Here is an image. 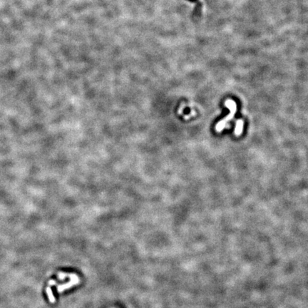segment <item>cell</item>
Wrapping results in <instances>:
<instances>
[{
    "mask_svg": "<svg viewBox=\"0 0 308 308\" xmlns=\"http://www.w3.org/2000/svg\"><path fill=\"white\" fill-rule=\"evenodd\" d=\"M225 105H226V107L230 110V113L226 117V118H223V120H221V121H219L218 123H217V125H216L215 126V129L218 132H221V131H222L223 129L226 128L228 121H230V120H232L234 118L237 111L236 104H235V102L233 100H226V103H225Z\"/></svg>",
    "mask_w": 308,
    "mask_h": 308,
    "instance_id": "6da1fadb",
    "label": "cell"
},
{
    "mask_svg": "<svg viewBox=\"0 0 308 308\" xmlns=\"http://www.w3.org/2000/svg\"><path fill=\"white\" fill-rule=\"evenodd\" d=\"M68 277L71 278V280L69 282H67V283L64 284H60V285L58 286L57 287V290L59 293H62V292L64 291L66 289H68V288L71 287L72 286L75 285V284H78L79 282V279L78 276L75 274H68V273H59V278L61 279V280H63L65 277Z\"/></svg>",
    "mask_w": 308,
    "mask_h": 308,
    "instance_id": "7a4b0ae2",
    "label": "cell"
},
{
    "mask_svg": "<svg viewBox=\"0 0 308 308\" xmlns=\"http://www.w3.org/2000/svg\"><path fill=\"white\" fill-rule=\"evenodd\" d=\"M243 121L241 119L237 120L236 122V126H235V136H240L243 133Z\"/></svg>",
    "mask_w": 308,
    "mask_h": 308,
    "instance_id": "3957f363",
    "label": "cell"
},
{
    "mask_svg": "<svg viewBox=\"0 0 308 308\" xmlns=\"http://www.w3.org/2000/svg\"><path fill=\"white\" fill-rule=\"evenodd\" d=\"M46 293H47L49 300L50 302H51V303H54L55 298H54V296L53 293H52L51 287H50L49 286V287L46 289Z\"/></svg>",
    "mask_w": 308,
    "mask_h": 308,
    "instance_id": "277c9868",
    "label": "cell"
}]
</instances>
